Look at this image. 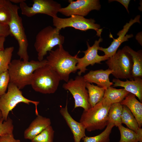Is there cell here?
Returning <instances> with one entry per match:
<instances>
[{"instance_id": "obj_15", "label": "cell", "mask_w": 142, "mask_h": 142, "mask_svg": "<svg viewBox=\"0 0 142 142\" xmlns=\"http://www.w3.org/2000/svg\"><path fill=\"white\" fill-rule=\"evenodd\" d=\"M113 72V70L109 68L105 70H91L83 77L86 82L94 83L99 87L107 89L113 85V83L110 81L109 78L110 75Z\"/></svg>"}, {"instance_id": "obj_27", "label": "cell", "mask_w": 142, "mask_h": 142, "mask_svg": "<svg viewBox=\"0 0 142 142\" xmlns=\"http://www.w3.org/2000/svg\"><path fill=\"white\" fill-rule=\"evenodd\" d=\"M118 127L120 134L119 142H142L138 134L133 131L124 127L122 124Z\"/></svg>"}, {"instance_id": "obj_39", "label": "cell", "mask_w": 142, "mask_h": 142, "mask_svg": "<svg viewBox=\"0 0 142 142\" xmlns=\"http://www.w3.org/2000/svg\"><path fill=\"white\" fill-rule=\"evenodd\" d=\"M2 116L1 111L0 110V120L2 118Z\"/></svg>"}, {"instance_id": "obj_28", "label": "cell", "mask_w": 142, "mask_h": 142, "mask_svg": "<svg viewBox=\"0 0 142 142\" xmlns=\"http://www.w3.org/2000/svg\"><path fill=\"white\" fill-rule=\"evenodd\" d=\"M54 132L50 125L31 140V142H53Z\"/></svg>"}, {"instance_id": "obj_13", "label": "cell", "mask_w": 142, "mask_h": 142, "mask_svg": "<svg viewBox=\"0 0 142 142\" xmlns=\"http://www.w3.org/2000/svg\"><path fill=\"white\" fill-rule=\"evenodd\" d=\"M69 4L65 7H62L59 12L66 16L73 15L84 17L92 11L99 10L101 7L98 0H69Z\"/></svg>"}, {"instance_id": "obj_25", "label": "cell", "mask_w": 142, "mask_h": 142, "mask_svg": "<svg viewBox=\"0 0 142 142\" xmlns=\"http://www.w3.org/2000/svg\"><path fill=\"white\" fill-rule=\"evenodd\" d=\"M114 126L113 123L108 122L105 129L101 133L94 136H86L82 139L83 142H110V135Z\"/></svg>"}, {"instance_id": "obj_26", "label": "cell", "mask_w": 142, "mask_h": 142, "mask_svg": "<svg viewBox=\"0 0 142 142\" xmlns=\"http://www.w3.org/2000/svg\"><path fill=\"white\" fill-rule=\"evenodd\" d=\"M14 49V47L11 46L0 50V74L8 70Z\"/></svg>"}, {"instance_id": "obj_21", "label": "cell", "mask_w": 142, "mask_h": 142, "mask_svg": "<svg viewBox=\"0 0 142 142\" xmlns=\"http://www.w3.org/2000/svg\"><path fill=\"white\" fill-rule=\"evenodd\" d=\"M86 87L88 91L89 103L90 108L92 107L103 99L106 89L87 82Z\"/></svg>"}, {"instance_id": "obj_36", "label": "cell", "mask_w": 142, "mask_h": 142, "mask_svg": "<svg viewBox=\"0 0 142 142\" xmlns=\"http://www.w3.org/2000/svg\"><path fill=\"white\" fill-rule=\"evenodd\" d=\"M136 39L138 43L141 45H142V33L139 32L137 34L136 36Z\"/></svg>"}, {"instance_id": "obj_11", "label": "cell", "mask_w": 142, "mask_h": 142, "mask_svg": "<svg viewBox=\"0 0 142 142\" xmlns=\"http://www.w3.org/2000/svg\"><path fill=\"white\" fill-rule=\"evenodd\" d=\"M86 83L83 77L78 75L74 79H70L63 85V88L68 90L74 98V109L81 107L87 110L90 108Z\"/></svg>"}, {"instance_id": "obj_7", "label": "cell", "mask_w": 142, "mask_h": 142, "mask_svg": "<svg viewBox=\"0 0 142 142\" xmlns=\"http://www.w3.org/2000/svg\"><path fill=\"white\" fill-rule=\"evenodd\" d=\"M7 88V92L0 97V110L4 121L7 120L9 112L20 103L28 105L30 103L34 104L36 114L37 116L39 115L37 106L39 103V102L32 101L25 97L20 90L12 83L9 82Z\"/></svg>"}, {"instance_id": "obj_22", "label": "cell", "mask_w": 142, "mask_h": 142, "mask_svg": "<svg viewBox=\"0 0 142 142\" xmlns=\"http://www.w3.org/2000/svg\"><path fill=\"white\" fill-rule=\"evenodd\" d=\"M129 93L124 88L116 89L110 86L105 90L103 97L111 104L120 103Z\"/></svg>"}, {"instance_id": "obj_32", "label": "cell", "mask_w": 142, "mask_h": 142, "mask_svg": "<svg viewBox=\"0 0 142 142\" xmlns=\"http://www.w3.org/2000/svg\"><path fill=\"white\" fill-rule=\"evenodd\" d=\"M9 35L11 34L8 25L0 23V37L6 38Z\"/></svg>"}, {"instance_id": "obj_31", "label": "cell", "mask_w": 142, "mask_h": 142, "mask_svg": "<svg viewBox=\"0 0 142 142\" xmlns=\"http://www.w3.org/2000/svg\"><path fill=\"white\" fill-rule=\"evenodd\" d=\"M11 18L10 12L5 3L4 5L0 8V23L8 25Z\"/></svg>"}, {"instance_id": "obj_18", "label": "cell", "mask_w": 142, "mask_h": 142, "mask_svg": "<svg viewBox=\"0 0 142 142\" xmlns=\"http://www.w3.org/2000/svg\"><path fill=\"white\" fill-rule=\"evenodd\" d=\"M51 124L50 119L38 115L24 131V138L31 140Z\"/></svg>"}, {"instance_id": "obj_1", "label": "cell", "mask_w": 142, "mask_h": 142, "mask_svg": "<svg viewBox=\"0 0 142 142\" xmlns=\"http://www.w3.org/2000/svg\"><path fill=\"white\" fill-rule=\"evenodd\" d=\"M80 52L79 50L76 54L73 56L64 49L63 45H59L55 49L49 52L47 57L46 64L56 72L60 80L67 82L69 80L70 74L75 73L77 70V58Z\"/></svg>"}, {"instance_id": "obj_5", "label": "cell", "mask_w": 142, "mask_h": 142, "mask_svg": "<svg viewBox=\"0 0 142 142\" xmlns=\"http://www.w3.org/2000/svg\"><path fill=\"white\" fill-rule=\"evenodd\" d=\"M60 80L56 72L46 64L34 72L31 85L36 92L43 94H53L57 90Z\"/></svg>"}, {"instance_id": "obj_37", "label": "cell", "mask_w": 142, "mask_h": 142, "mask_svg": "<svg viewBox=\"0 0 142 142\" xmlns=\"http://www.w3.org/2000/svg\"><path fill=\"white\" fill-rule=\"evenodd\" d=\"M11 2L15 3H20L22 2L25 1L24 0H9Z\"/></svg>"}, {"instance_id": "obj_12", "label": "cell", "mask_w": 142, "mask_h": 142, "mask_svg": "<svg viewBox=\"0 0 142 142\" xmlns=\"http://www.w3.org/2000/svg\"><path fill=\"white\" fill-rule=\"evenodd\" d=\"M103 39L101 37L98 40H96L92 46H90L88 42H87V49L82 52L84 53V56L81 58L78 57V62L77 64L78 75H81L82 73H85L88 70L87 67L89 65L92 66L96 63L101 64V62L108 59L109 58L105 55L103 56L99 55L98 53L100 47V43L102 42Z\"/></svg>"}, {"instance_id": "obj_20", "label": "cell", "mask_w": 142, "mask_h": 142, "mask_svg": "<svg viewBox=\"0 0 142 142\" xmlns=\"http://www.w3.org/2000/svg\"><path fill=\"white\" fill-rule=\"evenodd\" d=\"M123 49L131 56L133 63L132 72L133 79L135 77L142 78V50H134L128 46H125Z\"/></svg>"}, {"instance_id": "obj_10", "label": "cell", "mask_w": 142, "mask_h": 142, "mask_svg": "<svg viewBox=\"0 0 142 142\" xmlns=\"http://www.w3.org/2000/svg\"><path fill=\"white\" fill-rule=\"evenodd\" d=\"M32 7L28 6L24 1L19 4L22 14L28 17L38 14H44L53 18L62 8L61 4L53 0H33Z\"/></svg>"}, {"instance_id": "obj_17", "label": "cell", "mask_w": 142, "mask_h": 142, "mask_svg": "<svg viewBox=\"0 0 142 142\" xmlns=\"http://www.w3.org/2000/svg\"><path fill=\"white\" fill-rule=\"evenodd\" d=\"M113 87H121L125 89L136 96L140 102H142V78L136 77L133 79H126L125 81L121 80L118 79L114 78L112 80Z\"/></svg>"}, {"instance_id": "obj_35", "label": "cell", "mask_w": 142, "mask_h": 142, "mask_svg": "<svg viewBox=\"0 0 142 142\" xmlns=\"http://www.w3.org/2000/svg\"><path fill=\"white\" fill-rule=\"evenodd\" d=\"M5 38L0 37V50L4 49V43L5 41Z\"/></svg>"}, {"instance_id": "obj_24", "label": "cell", "mask_w": 142, "mask_h": 142, "mask_svg": "<svg viewBox=\"0 0 142 142\" xmlns=\"http://www.w3.org/2000/svg\"><path fill=\"white\" fill-rule=\"evenodd\" d=\"M122 111L123 105L120 103L112 104L109 111L108 122L113 123L116 127L122 124L121 118Z\"/></svg>"}, {"instance_id": "obj_34", "label": "cell", "mask_w": 142, "mask_h": 142, "mask_svg": "<svg viewBox=\"0 0 142 142\" xmlns=\"http://www.w3.org/2000/svg\"><path fill=\"white\" fill-rule=\"evenodd\" d=\"M117 1L122 4L125 8L127 11L129 13L128 10V6L129 2L130 1V0H109V2L112 1Z\"/></svg>"}, {"instance_id": "obj_30", "label": "cell", "mask_w": 142, "mask_h": 142, "mask_svg": "<svg viewBox=\"0 0 142 142\" xmlns=\"http://www.w3.org/2000/svg\"><path fill=\"white\" fill-rule=\"evenodd\" d=\"M9 81L8 70L0 74V97L6 93Z\"/></svg>"}, {"instance_id": "obj_38", "label": "cell", "mask_w": 142, "mask_h": 142, "mask_svg": "<svg viewBox=\"0 0 142 142\" xmlns=\"http://www.w3.org/2000/svg\"><path fill=\"white\" fill-rule=\"evenodd\" d=\"M5 1L6 0H0V8L4 5Z\"/></svg>"}, {"instance_id": "obj_23", "label": "cell", "mask_w": 142, "mask_h": 142, "mask_svg": "<svg viewBox=\"0 0 142 142\" xmlns=\"http://www.w3.org/2000/svg\"><path fill=\"white\" fill-rule=\"evenodd\" d=\"M121 120L122 124H124L129 129L137 133L139 128L138 123L130 110L124 105Z\"/></svg>"}, {"instance_id": "obj_19", "label": "cell", "mask_w": 142, "mask_h": 142, "mask_svg": "<svg viewBox=\"0 0 142 142\" xmlns=\"http://www.w3.org/2000/svg\"><path fill=\"white\" fill-rule=\"evenodd\" d=\"M135 96L129 93L120 103L126 106L137 120L139 128L142 126V103L137 99Z\"/></svg>"}, {"instance_id": "obj_16", "label": "cell", "mask_w": 142, "mask_h": 142, "mask_svg": "<svg viewBox=\"0 0 142 142\" xmlns=\"http://www.w3.org/2000/svg\"><path fill=\"white\" fill-rule=\"evenodd\" d=\"M67 101L64 107L61 108L59 112L70 128L73 135L75 142H80L81 140L86 136L85 128L80 122L75 120L68 112Z\"/></svg>"}, {"instance_id": "obj_9", "label": "cell", "mask_w": 142, "mask_h": 142, "mask_svg": "<svg viewBox=\"0 0 142 142\" xmlns=\"http://www.w3.org/2000/svg\"><path fill=\"white\" fill-rule=\"evenodd\" d=\"M93 19H87L84 17L73 15L68 18H61L58 16L53 18V25L60 30L67 27H72L82 31L93 29L96 32V35L101 37L102 29L99 24L95 23Z\"/></svg>"}, {"instance_id": "obj_33", "label": "cell", "mask_w": 142, "mask_h": 142, "mask_svg": "<svg viewBox=\"0 0 142 142\" xmlns=\"http://www.w3.org/2000/svg\"><path fill=\"white\" fill-rule=\"evenodd\" d=\"M0 142H21L20 140L15 139L13 133L7 134L0 137Z\"/></svg>"}, {"instance_id": "obj_6", "label": "cell", "mask_w": 142, "mask_h": 142, "mask_svg": "<svg viewBox=\"0 0 142 142\" xmlns=\"http://www.w3.org/2000/svg\"><path fill=\"white\" fill-rule=\"evenodd\" d=\"M60 31L49 26L44 28L37 33L34 46L37 53L38 61H42L47 52L55 46L63 44L65 37L60 34Z\"/></svg>"}, {"instance_id": "obj_2", "label": "cell", "mask_w": 142, "mask_h": 142, "mask_svg": "<svg viewBox=\"0 0 142 142\" xmlns=\"http://www.w3.org/2000/svg\"><path fill=\"white\" fill-rule=\"evenodd\" d=\"M46 59L41 61L32 60L24 61L21 59H14L9 65L8 71L10 77L9 82L16 85L19 89L31 85L34 72L47 64Z\"/></svg>"}, {"instance_id": "obj_29", "label": "cell", "mask_w": 142, "mask_h": 142, "mask_svg": "<svg viewBox=\"0 0 142 142\" xmlns=\"http://www.w3.org/2000/svg\"><path fill=\"white\" fill-rule=\"evenodd\" d=\"M14 125L12 120L8 117L6 121L2 118L0 120V137L7 134L13 133Z\"/></svg>"}, {"instance_id": "obj_4", "label": "cell", "mask_w": 142, "mask_h": 142, "mask_svg": "<svg viewBox=\"0 0 142 142\" xmlns=\"http://www.w3.org/2000/svg\"><path fill=\"white\" fill-rule=\"evenodd\" d=\"M5 3L11 14V20L8 24L11 36L14 37L19 45L17 54L20 59L28 61L29 56L27 52L28 43L22 19L18 13L19 7L13 4L9 0H6Z\"/></svg>"}, {"instance_id": "obj_14", "label": "cell", "mask_w": 142, "mask_h": 142, "mask_svg": "<svg viewBox=\"0 0 142 142\" xmlns=\"http://www.w3.org/2000/svg\"><path fill=\"white\" fill-rule=\"evenodd\" d=\"M140 15H138L134 19H131L128 23H127L124 26L123 28L117 33V35L118 36L117 38H114L111 35L112 37L110 36L113 39V40L110 45L106 48L100 47L98 50L103 52L105 54L104 55L109 58L114 55L116 52L118 48L122 43L128 41L129 39L133 37V35L132 34L126 35V34L128 31L130 27L134 24L136 22L140 23Z\"/></svg>"}, {"instance_id": "obj_3", "label": "cell", "mask_w": 142, "mask_h": 142, "mask_svg": "<svg viewBox=\"0 0 142 142\" xmlns=\"http://www.w3.org/2000/svg\"><path fill=\"white\" fill-rule=\"evenodd\" d=\"M111 103L104 98L92 107L84 110L80 122L85 129L90 132L103 129L108 123V115Z\"/></svg>"}, {"instance_id": "obj_8", "label": "cell", "mask_w": 142, "mask_h": 142, "mask_svg": "<svg viewBox=\"0 0 142 142\" xmlns=\"http://www.w3.org/2000/svg\"><path fill=\"white\" fill-rule=\"evenodd\" d=\"M105 63L109 68L113 70L112 74L116 78L133 79L132 56L123 49L118 50Z\"/></svg>"}, {"instance_id": "obj_40", "label": "cell", "mask_w": 142, "mask_h": 142, "mask_svg": "<svg viewBox=\"0 0 142 142\" xmlns=\"http://www.w3.org/2000/svg\"></svg>"}]
</instances>
